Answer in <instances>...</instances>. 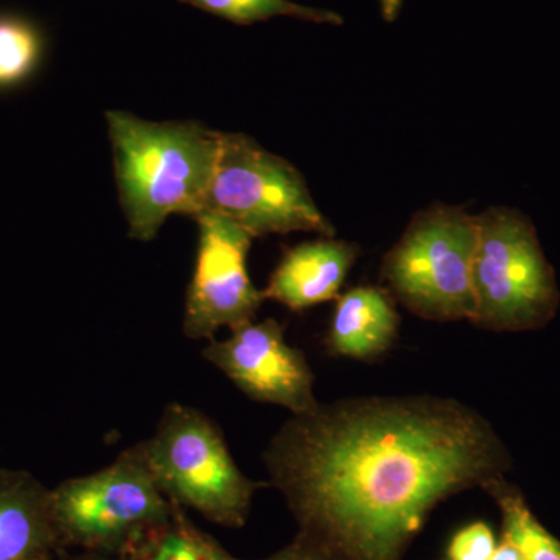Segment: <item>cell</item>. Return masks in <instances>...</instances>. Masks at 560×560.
Listing matches in <instances>:
<instances>
[{
    "instance_id": "cell-17",
    "label": "cell",
    "mask_w": 560,
    "mask_h": 560,
    "mask_svg": "<svg viewBox=\"0 0 560 560\" xmlns=\"http://www.w3.org/2000/svg\"><path fill=\"white\" fill-rule=\"evenodd\" d=\"M495 548V534L488 523L475 522L452 537L445 560H490Z\"/></svg>"
},
{
    "instance_id": "cell-7",
    "label": "cell",
    "mask_w": 560,
    "mask_h": 560,
    "mask_svg": "<svg viewBox=\"0 0 560 560\" xmlns=\"http://www.w3.org/2000/svg\"><path fill=\"white\" fill-rule=\"evenodd\" d=\"M202 212L234 221L253 238L289 232H316L326 238L335 235L301 172L245 135L221 132Z\"/></svg>"
},
{
    "instance_id": "cell-13",
    "label": "cell",
    "mask_w": 560,
    "mask_h": 560,
    "mask_svg": "<svg viewBox=\"0 0 560 560\" xmlns=\"http://www.w3.org/2000/svg\"><path fill=\"white\" fill-rule=\"evenodd\" d=\"M127 560H242L198 528L183 508L171 521L139 541Z\"/></svg>"
},
{
    "instance_id": "cell-3",
    "label": "cell",
    "mask_w": 560,
    "mask_h": 560,
    "mask_svg": "<svg viewBox=\"0 0 560 560\" xmlns=\"http://www.w3.org/2000/svg\"><path fill=\"white\" fill-rule=\"evenodd\" d=\"M50 500L65 550L119 558L171 521L178 508L158 486L140 444L94 474L62 481L50 489Z\"/></svg>"
},
{
    "instance_id": "cell-5",
    "label": "cell",
    "mask_w": 560,
    "mask_h": 560,
    "mask_svg": "<svg viewBox=\"0 0 560 560\" xmlns=\"http://www.w3.org/2000/svg\"><path fill=\"white\" fill-rule=\"evenodd\" d=\"M475 221L471 323L508 331L548 323L558 311L559 291L528 217L514 209L492 208L475 215Z\"/></svg>"
},
{
    "instance_id": "cell-19",
    "label": "cell",
    "mask_w": 560,
    "mask_h": 560,
    "mask_svg": "<svg viewBox=\"0 0 560 560\" xmlns=\"http://www.w3.org/2000/svg\"><path fill=\"white\" fill-rule=\"evenodd\" d=\"M57 560H127L119 558V556L101 555V552L90 551H77L70 552L69 550H62L57 556Z\"/></svg>"
},
{
    "instance_id": "cell-2",
    "label": "cell",
    "mask_w": 560,
    "mask_h": 560,
    "mask_svg": "<svg viewBox=\"0 0 560 560\" xmlns=\"http://www.w3.org/2000/svg\"><path fill=\"white\" fill-rule=\"evenodd\" d=\"M109 139L130 237L150 242L168 217H197L219 158L221 132L194 121H147L108 110Z\"/></svg>"
},
{
    "instance_id": "cell-1",
    "label": "cell",
    "mask_w": 560,
    "mask_h": 560,
    "mask_svg": "<svg viewBox=\"0 0 560 560\" xmlns=\"http://www.w3.org/2000/svg\"><path fill=\"white\" fill-rule=\"evenodd\" d=\"M264 458L300 533L335 560H401L441 501L508 469L481 415L427 396L319 404L293 416Z\"/></svg>"
},
{
    "instance_id": "cell-6",
    "label": "cell",
    "mask_w": 560,
    "mask_h": 560,
    "mask_svg": "<svg viewBox=\"0 0 560 560\" xmlns=\"http://www.w3.org/2000/svg\"><path fill=\"white\" fill-rule=\"evenodd\" d=\"M475 245V215L452 206H433L415 217L404 237L386 254L383 279L420 318L471 320Z\"/></svg>"
},
{
    "instance_id": "cell-8",
    "label": "cell",
    "mask_w": 560,
    "mask_h": 560,
    "mask_svg": "<svg viewBox=\"0 0 560 560\" xmlns=\"http://www.w3.org/2000/svg\"><path fill=\"white\" fill-rule=\"evenodd\" d=\"M194 276L187 289L184 334L191 340H213L221 327L234 329L256 318L264 291L249 278L246 259L253 237L219 213L201 212Z\"/></svg>"
},
{
    "instance_id": "cell-12",
    "label": "cell",
    "mask_w": 560,
    "mask_h": 560,
    "mask_svg": "<svg viewBox=\"0 0 560 560\" xmlns=\"http://www.w3.org/2000/svg\"><path fill=\"white\" fill-rule=\"evenodd\" d=\"M327 346L335 355L374 360L396 341L400 318L388 294L359 287L337 298Z\"/></svg>"
},
{
    "instance_id": "cell-21",
    "label": "cell",
    "mask_w": 560,
    "mask_h": 560,
    "mask_svg": "<svg viewBox=\"0 0 560 560\" xmlns=\"http://www.w3.org/2000/svg\"><path fill=\"white\" fill-rule=\"evenodd\" d=\"M401 3L404 0H381L383 20L394 22L399 16Z\"/></svg>"
},
{
    "instance_id": "cell-10",
    "label": "cell",
    "mask_w": 560,
    "mask_h": 560,
    "mask_svg": "<svg viewBox=\"0 0 560 560\" xmlns=\"http://www.w3.org/2000/svg\"><path fill=\"white\" fill-rule=\"evenodd\" d=\"M65 550L50 489L33 475L0 469V560H47Z\"/></svg>"
},
{
    "instance_id": "cell-14",
    "label": "cell",
    "mask_w": 560,
    "mask_h": 560,
    "mask_svg": "<svg viewBox=\"0 0 560 560\" xmlns=\"http://www.w3.org/2000/svg\"><path fill=\"white\" fill-rule=\"evenodd\" d=\"M488 490L503 515L504 540L515 545L525 560H560V541L540 525L518 493L503 480L493 482Z\"/></svg>"
},
{
    "instance_id": "cell-20",
    "label": "cell",
    "mask_w": 560,
    "mask_h": 560,
    "mask_svg": "<svg viewBox=\"0 0 560 560\" xmlns=\"http://www.w3.org/2000/svg\"><path fill=\"white\" fill-rule=\"evenodd\" d=\"M490 560H525V558H523L521 550L515 545L503 539L500 545H497Z\"/></svg>"
},
{
    "instance_id": "cell-11",
    "label": "cell",
    "mask_w": 560,
    "mask_h": 560,
    "mask_svg": "<svg viewBox=\"0 0 560 560\" xmlns=\"http://www.w3.org/2000/svg\"><path fill=\"white\" fill-rule=\"evenodd\" d=\"M357 259V246L323 238L305 242L287 250L271 275L265 300L278 301L293 312L335 300L350 267Z\"/></svg>"
},
{
    "instance_id": "cell-16",
    "label": "cell",
    "mask_w": 560,
    "mask_h": 560,
    "mask_svg": "<svg viewBox=\"0 0 560 560\" xmlns=\"http://www.w3.org/2000/svg\"><path fill=\"white\" fill-rule=\"evenodd\" d=\"M44 54L43 33L20 16H0V90L20 86L38 69Z\"/></svg>"
},
{
    "instance_id": "cell-22",
    "label": "cell",
    "mask_w": 560,
    "mask_h": 560,
    "mask_svg": "<svg viewBox=\"0 0 560 560\" xmlns=\"http://www.w3.org/2000/svg\"><path fill=\"white\" fill-rule=\"evenodd\" d=\"M47 560H57V558H55V559H47Z\"/></svg>"
},
{
    "instance_id": "cell-18",
    "label": "cell",
    "mask_w": 560,
    "mask_h": 560,
    "mask_svg": "<svg viewBox=\"0 0 560 560\" xmlns=\"http://www.w3.org/2000/svg\"><path fill=\"white\" fill-rule=\"evenodd\" d=\"M261 560H335L329 552L323 550L316 541L304 534H298L296 539L276 551L275 555Z\"/></svg>"
},
{
    "instance_id": "cell-9",
    "label": "cell",
    "mask_w": 560,
    "mask_h": 560,
    "mask_svg": "<svg viewBox=\"0 0 560 560\" xmlns=\"http://www.w3.org/2000/svg\"><path fill=\"white\" fill-rule=\"evenodd\" d=\"M202 357L249 399L278 405L293 416L319 405L304 353L287 342L276 319L234 327L226 340L210 341Z\"/></svg>"
},
{
    "instance_id": "cell-15",
    "label": "cell",
    "mask_w": 560,
    "mask_h": 560,
    "mask_svg": "<svg viewBox=\"0 0 560 560\" xmlns=\"http://www.w3.org/2000/svg\"><path fill=\"white\" fill-rule=\"evenodd\" d=\"M237 25H253L272 18H294L315 24L341 25L345 20L335 11L313 9L291 0H178Z\"/></svg>"
},
{
    "instance_id": "cell-4",
    "label": "cell",
    "mask_w": 560,
    "mask_h": 560,
    "mask_svg": "<svg viewBox=\"0 0 560 560\" xmlns=\"http://www.w3.org/2000/svg\"><path fill=\"white\" fill-rule=\"evenodd\" d=\"M140 445L172 503L224 528L245 526L260 485L243 474L223 433L205 412L168 405L153 436Z\"/></svg>"
}]
</instances>
